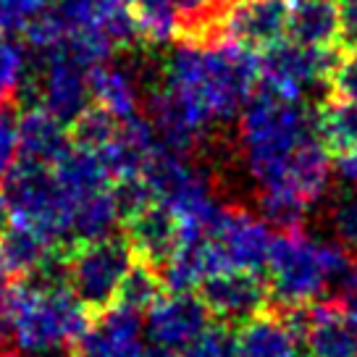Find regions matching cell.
Masks as SVG:
<instances>
[{"mask_svg":"<svg viewBox=\"0 0 357 357\" xmlns=\"http://www.w3.org/2000/svg\"><path fill=\"white\" fill-rule=\"evenodd\" d=\"M236 155L271 226L305 221L331 184V153L318 137L310 102L257 89L236 116Z\"/></svg>","mask_w":357,"mask_h":357,"instance_id":"1","label":"cell"},{"mask_svg":"<svg viewBox=\"0 0 357 357\" xmlns=\"http://www.w3.org/2000/svg\"><path fill=\"white\" fill-rule=\"evenodd\" d=\"M257 58L229 43H181L168 53L147 102L166 150L190 155L213 123L236 119L257 92Z\"/></svg>","mask_w":357,"mask_h":357,"instance_id":"2","label":"cell"},{"mask_svg":"<svg viewBox=\"0 0 357 357\" xmlns=\"http://www.w3.org/2000/svg\"><path fill=\"white\" fill-rule=\"evenodd\" d=\"M0 312L22 357H71L89 326L87 307L66 284V260L58 255L40 273L13 284Z\"/></svg>","mask_w":357,"mask_h":357,"instance_id":"3","label":"cell"},{"mask_svg":"<svg viewBox=\"0 0 357 357\" xmlns=\"http://www.w3.org/2000/svg\"><path fill=\"white\" fill-rule=\"evenodd\" d=\"M268 291L291 310L310 307L326 294H344L357 284V257L331 236H315L300 226L281 229L268 255Z\"/></svg>","mask_w":357,"mask_h":357,"instance_id":"4","label":"cell"},{"mask_svg":"<svg viewBox=\"0 0 357 357\" xmlns=\"http://www.w3.org/2000/svg\"><path fill=\"white\" fill-rule=\"evenodd\" d=\"M273 239H276L273 226L260 213L223 205L211 229L195 242L200 245L211 279L226 271L263 273Z\"/></svg>","mask_w":357,"mask_h":357,"instance_id":"5","label":"cell"},{"mask_svg":"<svg viewBox=\"0 0 357 357\" xmlns=\"http://www.w3.org/2000/svg\"><path fill=\"white\" fill-rule=\"evenodd\" d=\"M3 184H6L3 195L11 211V223L32 229L45 239H50L53 245L68 242L74 205L53 174V168L16 163L13 174Z\"/></svg>","mask_w":357,"mask_h":357,"instance_id":"6","label":"cell"},{"mask_svg":"<svg viewBox=\"0 0 357 357\" xmlns=\"http://www.w3.org/2000/svg\"><path fill=\"white\" fill-rule=\"evenodd\" d=\"M134 250L126 236H108L77 245L66 257V284L87 310L116 305L123 281L134 268Z\"/></svg>","mask_w":357,"mask_h":357,"instance_id":"7","label":"cell"},{"mask_svg":"<svg viewBox=\"0 0 357 357\" xmlns=\"http://www.w3.org/2000/svg\"><path fill=\"white\" fill-rule=\"evenodd\" d=\"M334 68L331 50L300 45L289 37L263 50L257 58V79L263 82V89L300 102L315 98L331 82Z\"/></svg>","mask_w":357,"mask_h":357,"instance_id":"8","label":"cell"},{"mask_svg":"<svg viewBox=\"0 0 357 357\" xmlns=\"http://www.w3.org/2000/svg\"><path fill=\"white\" fill-rule=\"evenodd\" d=\"M89 71L92 66L84 63L77 53H71L66 45L56 47L45 56L43 71L34 82V105L53 113L58 121L71 129L92 108Z\"/></svg>","mask_w":357,"mask_h":357,"instance_id":"9","label":"cell"},{"mask_svg":"<svg viewBox=\"0 0 357 357\" xmlns=\"http://www.w3.org/2000/svg\"><path fill=\"white\" fill-rule=\"evenodd\" d=\"M211 310L200 294L192 291H163L145 310V339L150 344L184 352L211 326Z\"/></svg>","mask_w":357,"mask_h":357,"instance_id":"10","label":"cell"},{"mask_svg":"<svg viewBox=\"0 0 357 357\" xmlns=\"http://www.w3.org/2000/svg\"><path fill=\"white\" fill-rule=\"evenodd\" d=\"M223 40L263 53L287 40L289 32V0H234L221 19Z\"/></svg>","mask_w":357,"mask_h":357,"instance_id":"11","label":"cell"},{"mask_svg":"<svg viewBox=\"0 0 357 357\" xmlns=\"http://www.w3.org/2000/svg\"><path fill=\"white\" fill-rule=\"evenodd\" d=\"M145 349L142 312L116 302L89 321L71 357H139Z\"/></svg>","mask_w":357,"mask_h":357,"instance_id":"12","label":"cell"},{"mask_svg":"<svg viewBox=\"0 0 357 357\" xmlns=\"http://www.w3.org/2000/svg\"><path fill=\"white\" fill-rule=\"evenodd\" d=\"M200 297L213 318L221 324H247L263 312L268 297V284L260 279V273H245V271H226L218 276H211L200 287Z\"/></svg>","mask_w":357,"mask_h":357,"instance_id":"13","label":"cell"},{"mask_svg":"<svg viewBox=\"0 0 357 357\" xmlns=\"http://www.w3.org/2000/svg\"><path fill=\"white\" fill-rule=\"evenodd\" d=\"M50 8L61 16L68 32L100 34L111 40L116 50L139 37L129 0H56Z\"/></svg>","mask_w":357,"mask_h":357,"instance_id":"14","label":"cell"},{"mask_svg":"<svg viewBox=\"0 0 357 357\" xmlns=\"http://www.w3.org/2000/svg\"><path fill=\"white\" fill-rule=\"evenodd\" d=\"M305 357H357V331L344 307L315 302L297 312Z\"/></svg>","mask_w":357,"mask_h":357,"instance_id":"15","label":"cell"},{"mask_svg":"<svg viewBox=\"0 0 357 357\" xmlns=\"http://www.w3.org/2000/svg\"><path fill=\"white\" fill-rule=\"evenodd\" d=\"M236 357H305V344L294 315L260 312L239 326Z\"/></svg>","mask_w":357,"mask_h":357,"instance_id":"16","label":"cell"},{"mask_svg":"<svg viewBox=\"0 0 357 357\" xmlns=\"http://www.w3.org/2000/svg\"><path fill=\"white\" fill-rule=\"evenodd\" d=\"M71 147V129L40 105L19 116V163L53 168Z\"/></svg>","mask_w":357,"mask_h":357,"instance_id":"17","label":"cell"},{"mask_svg":"<svg viewBox=\"0 0 357 357\" xmlns=\"http://www.w3.org/2000/svg\"><path fill=\"white\" fill-rule=\"evenodd\" d=\"M126 242L132 245L134 255L142 257L147 266H163L178 245V226L174 215L150 202L142 211L132 213L126 218Z\"/></svg>","mask_w":357,"mask_h":357,"instance_id":"18","label":"cell"},{"mask_svg":"<svg viewBox=\"0 0 357 357\" xmlns=\"http://www.w3.org/2000/svg\"><path fill=\"white\" fill-rule=\"evenodd\" d=\"M89 92H92V105L113 116L116 121H129L139 116V82L134 77L132 68L119 66V63H100L89 71Z\"/></svg>","mask_w":357,"mask_h":357,"instance_id":"19","label":"cell"},{"mask_svg":"<svg viewBox=\"0 0 357 357\" xmlns=\"http://www.w3.org/2000/svg\"><path fill=\"white\" fill-rule=\"evenodd\" d=\"M289 40L310 47H326L339 40L336 0H289Z\"/></svg>","mask_w":357,"mask_h":357,"instance_id":"20","label":"cell"},{"mask_svg":"<svg viewBox=\"0 0 357 357\" xmlns=\"http://www.w3.org/2000/svg\"><path fill=\"white\" fill-rule=\"evenodd\" d=\"M0 252L8 260L13 273L26 279V276L40 273L56 257V245L26 226L11 223L8 231L0 236Z\"/></svg>","mask_w":357,"mask_h":357,"instance_id":"21","label":"cell"},{"mask_svg":"<svg viewBox=\"0 0 357 357\" xmlns=\"http://www.w3.org/2000/svg\"><path fill=\"white\" fill-rule=\"evenodd\" d=\"M315 129L331 155H347L357 150V102L336 95L315 111Z\"/></svg>","mask_w":357,"mask_h":357,"instance_id":"22","label":"cell"},{"mask_svg":"<svg viewBox=\"0 0 357 357\" xmlns=\"http://www.w3.org/2000/svg\"><path fill=\"white\" fill-rule=\"evenodd\" d=\"M129 8L139 37L150 43H171L176 34L184 32L178 0H129Z\"/></svg>","mask_w":357,"mask_h":357,"instance_id":"23","label":"cell"},{"mask_svg":"<svg viewBox=\"0 0 357 357\" xmlns=\"http://www.w3.org/2000/svg\"><path fill=\"white\" fill-rule=\"evenodd\" d=\"M326 226L336 245L357 257V190L342 187L331 197L326 211Z\"/></svg>","mask_w":357,"mask_h":357,"instance_id":"24","label":"cell"},{"mask_svg":"<svg viewBox=\"0 0 357 357\" xmlns=\"http://www.w3.org/2000/svg\"><path fill=\"white\" fill-rule=\"evenodd\" d=\"M160 294H163V279H160V273H155L153 266H147V263H134V268L129 271L126 281H123L116 302H121L126 307H132V310L145 315V310Z\"/></svg>","mask_w":357,"mask_h":357,"instance_id":"25","label":"cell"},{"mask_svg":"<svg viewBox=\"0 0 357 357\" xmlns=\"http://www.w3.org/2000/svg\"><path fill=\"white\" fill-rule=\"evenodd\" d=\"M26 68H29L26 47L13 37L0 34V105H8L13 95L24 87Z\"/></svg>","mask_w":357,"mask_h":357,"instance_id":"26","label":"cell"},{"mask_svg":"<svg viewBox=\"0 0 357 357\" xmlns=\"http://www.w3.org/2000/svg\"><path fill=\"white\" fill-rule=\"evenodd\" d=\"M181 357H236V334L226 324H211Z\"/></svg>","mask_w":357,"mask_h":357,"instance_id":"27","label":"cell"},{"mask_svg":"<svg viewBox=\"0 0 357 357\" xmlns=\"http://www.w3.org/2000/svg\"><path fill=\"white\" fill-rule=\"evenodd\" d=\"M19 163V113L13 105H0V184Z\"/></svg>","mask_w":357,"mask_h":357,"instance_id":"28","label":"cell"},{"mask_svg":"<svg viewBox=\"0 0 357 357\" xmlns=\"http://www.w3.org/2000/svg\"><path fill=\"white\" fill-rule=\"evenodd\" d=\"M47 11V0H0V34L11 37Z\"/></svg>","mask_w":357,"mask_h":357,"instance_id":"29","label":"cell"},{"mask_svg":"<svg viewBox=\"0 0 357 357\" xmlns=\"http://www.w3.org/2000/svg\"><path fill=\"white\" fill-rule=\"evenodd\" d=\"M331 84H334L336 95L357 102V50H349V56L336 61Z\"/></svg>","mask_w":357,"mask_h":357,"instance_id":"30","label":"cell"},{"mask_svg":"<svg viewBox=\"0 0 357 357\" xmlns=\"http://www.w3.org/2000/svg\"><path fill=\"white\" fill-rule=\"evenodd\" d=\"M339 40L349 50H357V0H347L339 8Z\"/></svg>","mask_w":357,"mask_h":357,"instance_id":"31","label":"cell"},{"mask_svg":"<svg viewBox=\"0 0 357 357\" xmlns=\"http://www.w3.org/2000/svg\"><path fill=\"white\" fill-rule=\"evenodd\" d=\"M334 174L339 176V181H342L344 187H352V190H357V150H352V153H347V155L336 158Z\"/></svg>","mask_w":357,"mask_h":357,"instance_id":"32","label":"cell"},{"mask_svg":"<svg viewBox=\"0 0 357 357\" xmlns=\"http://www.w3.org/2000/svg\"><path fill=\"white\" fill-rule=\"evenodd\" d=\"M13 273L11 266H8V260L3 257V252H0V310H3V305H6V300H8V294H11L13 289Z\"/></svg>","mask_w":357,"mask_h":357,"instance_id":"33","label":"cell"},{"mask_svg":"<svg viewBox=\"0 0 357 357\" xmlns=\"http://www.w3.org/2000/svg\"><path fill=\"white\" fill-rule=\"evenodd\" d=\"M342 302H344V312H347V318H349V324L355 326V331H357V284L349 291L342 294Z\"/></svg>","mask_w":357,"mask_h":357,"instance_id":"34","label":"cell"},{"mask_svg":"<svg viewBox=\"0 0 357 357\" xmlns=\"http://www.w3.org/2000/svg\"><path fill=\"white\" fill-rule=\"evenodd\" d=\"M11 226V211H8V202H6V195L0 192V236L8 231Z\"/></svg>","mask_w":357,"mask_h":357,"instance_id":"35","label":"cell"},{"mask_svg":"<svg viewBox=\"0 0 357 357\" xmlns=\"http://www.w3.org/2000/svg\"><path fill=\"white\" fill-rule=\"evenodd\" d=\"M139 357H181V352H174V349H163V347L150 344V347L142 349V355Z\"/></svg>","mask_w":357,"mask_h":357,"instance_id":"36","label":"cell"},{"mask_svg":"<svg viewBox=\"0 0 357 357\" xmlns=\"http://www.w3.org/2000/svg\"><path fill=\"white\" fill-rule=\"evenodd\" d=\"M344 3H347V0H344Z\"/></svg>","mask_w":357,"mask_h":357,"instance_id":"37","label":"cell"}]
</instances>
